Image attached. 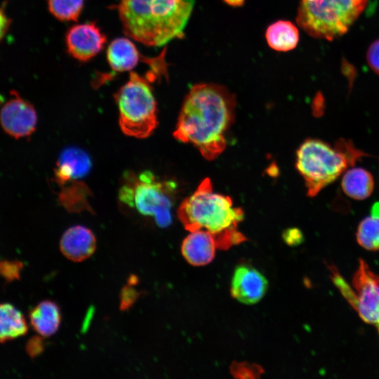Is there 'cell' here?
I'll list each match as a JSON object with an SVG mask.
<instances>
[{"label": "cell", "instance_id": "obj_15", "mask_svg": "<svg viewBox=\"0 0 379 379\" xmlns=\"http://www.w3.org/2000/svg\"><path fill=\"white\" fill-rule=\"evenodd\" d=\"M107 60L115 72L133 70L142 58L132 39L118 37L109 44L106 52Z\"/></svg>", "mask_w": 379, "mask_h": 379}, {"label": "cell", "instance_id": "obj_2", "mask_svg": "<svg viewBox=\"0 0 379 379\" xmlns=\"http://www.w3.org/2000/svg\"><path fill=\"white\" fill-rule=\"evenodd\" d=\"M194 0H119L117 11L124 34L147 46L159 47L183 37Z\"/></svg>", "mask_w": 379, "mask_h": 379}, {"label": "cell", "instance_id": "obj_16", "mask_svg": "<svg viewBox=\"0 0 379 379\" xmlns=\"http://www.w3.org/2000/svg\"><path fill=\"white\" fill-rule=\"evenodd\" d=\"M29 317L34 330L43 337L55 334L61 322L60 308L51 300L39 302L29 312Z\"/></svg>", "mask_w": 379, "mask_h": 379}, {"label": "cell", "instance_id": "obj_9", "mask_svg": "<svg viewBox=\"0 0 379 379\" xmlns=\"http://www.w3.org/2000/svg\"><path fill=\"white\" fill-rule=\"evenodd\" d=\"M0 110V124L4 131L15 139L30 136L36 130L37 114L33 105L15 90Z\"/></svg>", "mask_w": 379, "mask_h": 379}, {"label": "cell", "instance_id": "obj_23", "mask_svg": "<svg viewBox=\"0 0 379 379\" xmlns=\"http://www.w3.org/2000/svg\"><path fill=\"white\" fill-rule=\"evenodd\" d=\"M23 267L19 260H0V276L8 282L18 280Z\"/></svg>", "mask_w": 379, "mask_h": 379}, {"label": "cell", "instance_id": "obj_13", "mask_svg": "<svg viewBox=\"0 0 379 379\" xmlns=\"http://www.w3.org/2000/svg\"><path fill=\"white\" fill-rule=\"evenodd\" d=\"M89 156L82 149L70 147L60 154L55 169V180L59 185L85 177L91 167Z\"/></svg>", "mask_w": 379, "mask_h": 379}, {"label": "cell", "instance_id": "obj_10", "mask_svg": "<svg viewBox=\"0 0 379 379\" xmlns=\"http://www.w3.org/2000/svg\"><path fill=\"white\" fill-rule=\"evenodd\" d=\"M106 42V35L93 22L74 25L65 34L67 52L80 62H87L96 56Z\"/></svg>", "mask_w": 379, "mask_h": 379}, {"label": "cell", "instance_id": "obj_24", "mask_svg": "<svg viewBox=\"0 0 379 379\" xmlns=\"http://www.w3.org/2000/svg\"><path fill=\"white\" fill-rule=\"evenodd\" d=\"M140 295L132 285L128 284L124 286L120 294V309L121 310H128L138 300Z\"/></svg>", "mask_w": 379, "mask_h": 379}, {"label": "cell", "instance_id": "obj_8", "mask_svg": "<svg viewBox=\"0 0 379 379\" xmlns=\"http://www.w3.org/2000/svg\"><path fill=\"white\" fill-rule=\"evenodd\" d=\"M356 292L355 310L366 323L379 326V276L375 274L364 260L352 278Z\"/></svg>", "mask_w": 379, "mask_h": 379}, {"label": "cell", "instance_id": "obj_17", "mask_svg": "<svg viewBox=\"0 0 379 379\" xmlns=\"http://www.w3.org/2000/svg\"><path fill=\"white\" fill-rule=\"evenodd\" d=\"M341 187L344 193L355 200H364L372 194L374 180L371 173L360 167L348 168L341 180Z\"/></svg>", "mask_w": 379, "mask_h": 379}, {"label": "cell", "instance_id": "obj_1", "mask_svg": "<svg viewBox=\"0 0 379 379\" xmlns=\"http://www.w3.org/2000/svg\"><path fill=\"white\" fill-rule=\"evenodd\" d=\"M236 98L226 87L213 83L193 86L185 96L174 137L191 143L207 160L226 148L225 134L233 123Z\"/></svg>", "mask_w": 379, "mask_h": 379}, {"label": "cell", "instance_id": "obj_32", "mask_svg": "<svg viewBox=\"0 0 379 379\" xmlns=\"http://www.w3.org/2000/svg\"><path fill=\"white\" fill-rule=\"evenodd\" d=\"M378 331H379V326L378 327Z\"/></svg>", "mask_w": 379, "mask_h": 379}, {"label": "cell", "instance_id": "obj_21", "mask_svg": "<svg viewBox=\"0 0 379 379\" xmlns=\"http://www.w3.org/2000/svg\"><path fill=\"white\" fill-rule=\"evenodd\" d=\"M85 0H47L49 12L58 20L77 21L84 8Z\"/></svg>", "mask_w": 379, "mask_h": 379}, {"label": "cell", "instance_id": "obj_25", "mask_svg": "<svg viewBox=\"0 0 379 379\" xmlns=\"http://www.w3.org/2000/svg\"><path fill=\"white\" fill-rule=\"evenodd\" d=\"M41 336L32 337L26 344V352L32 358L38 357L44 350L45 342Z\"/></svg>", "mask_w": 379, "mask_h": 379}, {"label": "cell", "instance_id": "obj_7", "mask_svg": "<svg viewBox=\"0 0 379 379\" xmlns=\"http://www.w3.org/2000/svg\"><path fill=\"white\" fill-rule=\"evenodd\" d=\"M175 185L172 182L158 180L149 171L139 175L131 174L120 190L119 199L140 213L152 216L161 227L171 222V208Z\"/></svg>", "mask_w": 379, "mask_h": 379}, {"label": "cell", "instance_id": "obj_31", "mask_svg": "<svg viewBox=\"0 0 379 379\" xmlns=\"http://www.w3.org/2000/svg\"><path fill=\"white\" fill-rule=\"evenodd\" d=\"M128 281V284L133 286L138 283V277L133 275H131L129 277Z\"/></svg>", "mask_w": 379, "mask_h": 379}, {"label": "cell", "instance_id": "obj_19", "mask_svg": "<svg viewBox=\"0 0 379 379\" xmlns=\"http://www.w3.org/2000/svg\"><path fill=\"white\" fill-rule=\"evenodd\" d=\"M28 331L24 315L9 303H0V343L22 336Z\"/></svg>", "mask_w": 379, "mask_h": 379}, {"label": "cell", "instance_id": "obj_18", "mask_svg": "<svg viewBox=\"0 0 379 379\" xmlns=\"http://www.w3.org/2000/svg\"><path fill=\"white\" fill-rule=\"evenodd\" d=\"M265 39L268 46L279 52L294 49L299 42L298 27L291 21L277 20L266 29Z\"/></svg>", "mask_w": 379, "mask_h": 379}, {"label": "cell", "instance_id": "obj_11", "mask_svg": "<svg viewBox=\"0 0 379 379\" xmlns=\"http://www.w3.org/2000/svg\"><path fill=\"white\" fill-rule=\"evenodd\" d=\"M267 286V281L260 272L251 265L243 264L234 271L231 294L238 301L252 305L262 298Z\"/></svg>", "mask_w": 379, "mask_h": 379}, {"label": "cell", "instance_id": "obj_3", "mask_svg": "<svg viewBox=\"0 0 379 379\" xmlns=\"http://www.w3.org/2000/svg\"><path fill=\"white\" fill-rule=\"evenodd\" d=\"M177 214L187 230L211 233L218 248L225 250L245 240L237 230L244 217L243 210L234 207L230 197L214 192L209 178L182 201Z\"/></svg>", "mask_w": 379, "mask_h": 379}, {"label": "cell", "instance_id": "obj_29", "mask_svg": "<svg viewBox=\"0 0 379 379\" xmlns=\"http://www.w3.org/2000/svg\"><path fill=\"white\" fill-rule=\"evenodd\" d=\"M227 5L232 7H240L244 5L245 0H222Z\"/></svg>", "mask_w": 379, "mask_h": 379}, {"label": "cell", "instance_id": "obj_4", "mask_svg": "<svg viewBox=\"0 0 379 379\" xmlns=\"http://www.w3.org/2000/svg\"><path fill=\"white\" fill-rule=\"evenodd\" d=\"M366 155L351 140L340 138L332 146L308 138L296 152L295 167L304 179L307 196L313 197Z\"/></svg>", "mask_w": 379, "mask_h": 379}, {"label": "cell", "instance_id": "obj_30", "mask_svg": "<svg viewBox=\"0 0 379 379\" xmlns=\"http://www.w3.org/2000/svg\"><path fill=\"white\" fill-rule=\"evenodd\" d=\"M371 214L373 216L379 218V202L375 204L371 209Z\"/></svg>", "mask_w": 379, "mask_h": 379}, {"label": "cell", "instance_id": "obj_22", "mask_svg": "<svg viewBox=\"0 0 379 379\" xmlns=\"http://www.w3.org/2000/svg\"><path fill=\"white\" fill-rule=\"evenodd\" d=\"M230 371L234 378L241 379L257 378L263 373L260 366L247 362H234Z\"/></svg>", "mask_w": 379, "mask_h": 379}, {"label": "cell", "instance_id": "obj_6", "mask_svg": "<svg viewBox=\"0 0 379 379\" xmlns=\"http://www.w3.org/2000/svg\"><path fill=\"white\" fill-rule=\"evenodd\" d=\"M114 98L122 132L138 138L149 137L158 125L157 102L149 80L131 72Z\"/></svg>", "mask_w": 379, "mask_h": 379}, {"label": "cell", "instance_id": "obj_27", "mask_svg": "<svg viewBox=\"0 0 379 379\" xmlns=\"http://www.w3.org/2000/svg\"><path fill=\"white\" fill-rule=\"evenodd\" d=\"M284 239L288 245L299 244L302 239L300 231L296 228L288 229L284 233Z\"/></svg>", "mask_w": 379, "mask_h": 379}, {"label": "cell", "instance_id": "obj_12", "mask_svg": "<svg viewBox=\"0 0 379 379\" xmlns=\"http://www.w3.org/2000/svg\"><path fill=\"white\" fill-rule=\"evenodd\" d=\"M62 253L74 262H81L91 257L96 249V239L88 228L76 225L67 229L60 241Z\"/></svg>", "mask_w": 379, "mask_h": 379}, {"label": "cell", "instance_id": "obj_26", "mask_svg": "<svg viewBox=\"0 0 379 379\" xmlns=\"http://www.w3.org/2000/svg\"><path fill=\"white\" fill-rule=\"evenodd\" d=\"M366 58L370 67L379 75V39L371 44L367 51Z\"/></svg>", "mask_w": 379, "mask_h": 379}, {"label": "cell", "instance_id": "obj_14", "mask_svg": "<svg viewBox=\"0 0 379 379\" xmlns=\"http://www.w3.org/2000/svg\"><path fill=\"white\" fill-rule=\"evenodd\" d=\"M216 248V242L212 234L200 230L190 232L185 237L181 246V251L184 258L190 265L202 266L213 260Z\"/></svg>", "mask_w": 379, "mask_h": 379}, {"label": "cell", "instance_id": "obj_28", "mask_svg": "<svg viewBox=\"0 0 379 379\" xmlns=\"http://www.w3.org/2000/svg\"><path fill=\"white\" fill-rule=\"evenodd\" d=\"M11 24V20L6 13L4 9L0 7V41L8 32Z\"/></svg>", "mask_w": 379, "mask_h": 379}, {"label": "cell", "instance_id": "obj_5", "mask_svg": "<svg viewBox=\"0 0 379 379\" xmlns=\"http://www.w3.org/2000/svg\"><path fill=\"white\" fill-rule=\"evenodd\" d=\"M368 0H300L296 22L310 36L331 41L344 34Z\"/></svg>", "mask_w": 379, "mask_h": 379}, {"label": "cell", "instance_id": "obj_20", "mask_svg": "<svg viewBox=\"0 0 379 379\" xmlns=\"http://www.w3.org/2000/svg\"><path fill=\"white\" fill-rule=\"evenodd\" d=\"M356 238L357 243L368 251L379 250V218L368 216L358 225Z\"/></svg>", "mask_w": 379, "mask_h": 379}]
</instances>
